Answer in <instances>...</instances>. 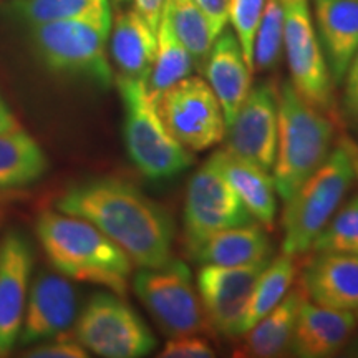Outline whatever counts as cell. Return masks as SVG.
<instances>
[{"label":"cell","instance_id":"obj_35","mask_svg":"<svg viewBox=\"0 0 358 358\" xmlns=\"http://www.w3.org/2000/svg\"><path fill=\"white\" fill-rule=\"evenodd\" d=\"M345 82V95H343V106L345 113L353 120H358V48L348 65Z\"/></svg>","mask_w":358,"mask_h":358},{"label":"cell","instance_id":"obj_34","mask_svg":"<svg viewBox=\"0 0 358 358\" xmlns=\"http://www.w3.org/2000/svg\"><path fill=\"white\" fill-rule=\"evenodd\" d=\"M208 19L214 38H217L229 22L231 0H194Z\"/></svg>","mask_w":358,"mask_h":358},{"label":"cell","instance_id":"obj_21","mask_svg":"<svg viewBox=\"0 0 358 358\" xmlns=\"http://www.w3.org/2000/svg\"><path fill=\"white\" fill-rule=\"evenodd\" d=\"M306 299V292L301 285L290 289L267 315H264L252 329L243 334V345L237 348L236 355L274 358L289 352L299 310Z\"/></svg>","mask_w":358,"mask_h":358},{"label":"cell","instance_id":"obj_9","mask_svg":"<svg viewBox=\"0 0 358 358\" xmlns=\"http://www.w3.org/2000/svg\"><path fill=\"white\" fill-rule=\"evenodd\" d=\"M164 127L191 153L206 151L226 133V120L217 96L206 80L186 77L155 100Z\"/></svg>","mask_w":358,"mask_h":358},{"label":"cell","instance_id":"obj_28","mask_svg":"<svg viewBox=\"0 0 358 358\" xmlns=\"http://www.w3.org/2000/svg\"><path fill=\"white\" fill-rule=\"evenodd\" d=\"M169 24L179 42L185 45L194 62V69L203 71L214 38L208 19L194 0H166L164 6Z\"/></svg>","mask_w":358,"mask_h":358},{"label":"cell","instance_id":"obj_13","mask_svg":"<svg viewBox=\"0 0 358 358\" xmlns=\"http://www.w3.org/2000/svg\"><path fill=\"white\" fill-rule=\"evenodd\" d=\"M279 124V90L274 82L250 88L237 111L234 122L226 127L224 151L272 171Z\"/></svg>","mask_w":358,"mask_h":358},{"label":"cell","instance_id":"obj_11","mask_svg":"<svg viewBox=\"0 0 358 358\" xmlns=\"http://www.w3.org/2000/svg\"><path fill=\"white\" fill-rule=\"evenodd\" d=\"M284 6V52L290 83L299 95L319 110L330 108L334 80L322 48L308 0H282Z\"/></svg>","mask_w":358,"mask_h":358},{"label":"cell","instance_id":"obj_27","mask_svg":"<svg viewBox=\"0 0 358 358\" xmlns=\"http://www.w3.org/2000/svg\"><path fill=\"white\" fill-rule=\"evenodd\" d=\"M295 275H297V262L295 256L282 254L274 261L267 264L264 272L256 282V287L250 295V301L243 320V334L252 329L264 315L279 303L285 294L292 287Z\"/></svg>","mask_w":358,"mask_h":358},{"label":"cell","instance_id":"obj_36","mask_svg":"<svg viewBox=\"0 0 358 358\" xmlns=\"http://www.w3.org/2000/svg\"><path fill=\"white\" fill-rule=\"evenodd\" d=\"M133 2L134 10L140 13L155 32H158L161 15H163L166 0H133Z\"/></svg>","mask_w":358,"mask_h":358},{"label":"cell","instance_id":"obj_33","mask_svg":"<svg viewBox=\"0 0 358 358\" xmlns=\"http://www.w3.org/2000/svg\"><path fill=\"white\" fill-rule=\"evenodd\" d=\"M216 355L209 342L199 335L169 338L164 345L161 358H213Z\"/></svg>","mask_w":358,"mask_h":358},{"label":"cell","instance_id":"obj_39","mask_svg":"<svg viewBox=\"0 0 358 358\" xmlns=\"http://www.w3.org/2000/svg\"><path fill=\"white\" fill-rule=\"evenodd\" d=\"M345 355H347V357H355V358H358V337H357L355 340H353L350 345H348Z\"/></svg>","mask_w":358,"mask_h":358},{"label":"cell","instance_id":"obj_5","mask_svg":"<svg viewBox=\"0 0 358 358\" xmlns=\"http://www.w3.org/2000/svg\"><path fill=\"white\" fill-rule=\"evenodd\" d=\"M116 87L124 110V146L138 171L150 179H168L189 168L191 151L164 127L146 82L116 77Z\"/></svg>","mask_w":358,"mask_h":358},{"label":"cell","instance_id":"obj_40","mask_svg":"<svg viewBox=\"0 0 358 358\" xmlns=\"http://www.w3.org/2000/svg\"><path fill=\"white\" fill-rule=\"evenodd\" d=\"M116 2H128V0H116Z\"/></svg>","mask_w":358,"mask_h":358},{"label":"cell","instance_id":"obj_26","mask_svg":"<svg viewBox=\"0 0 358 358\" xmlns=\"http://www.w3.org/2000/svg\"><path fill=\"white\" fill-rule=\"evenodd\" d=\"M12 10L30 25L62 20L113 22L110 0H13Z\"/></svg>","mask_w":358,"mask_h":358},{"label":"cell","instance_id":"obj_10","mask_svg":"<svg viewBox=\"0 0 358 358\" xmlns=\"http://www.w3.org/2000/svg\"><path fill=\"white\" fill-rule=\"evenodd\" d=\"M250 222H254V216L211 156L187 185L182 214L187 250H196L217 232Z\"/></svg>","mask_w":358,"mask_h":358},{"label":"cell","instance_id":"obj_37","mask_svg":"<svg viewBox=\"0 0 358 358\" xmlns=\"http://www.w3.org/2000/svg\"><path fill=\"white\" fill-rule=\"evenodd\" d=\"M17 128H20L19 120L15 118V115H13V111L7 105L6 100L0 96V133L12 131V129Z\"/></svg>","mask_w":358,"mask_h":358},{"label":"cell","instance_id":"obj_41","mask_svg":"<svg viewBox=\"0 0 358 358\" xmlns=\"http://www.w3.org/2000/svg\"><path fill=\"white\" fill-rule=\"evenodd\" d=\"M357 320H358V310H357Z\"/></svg>","mask_w":358,"mask_h":358},{"label":"cell","instance_id":"obj_25","mask_svg":"<svg viewBox=\"0 0 358 358\" xmlns=\"http://www.w3.org/2000/svg\"><path fill=\"white\" fill-rule=\"evenodd\" d=\"M156 38H158V48H156L153 66H151L146 80L148 93L153 100H156L164 90L181 82L182 78L189 77L194 69L192 57L185 48V45L179 42L164 10L161 15Z\"/></svg>","mask_w":358,"mask_h":358},{"label":"cell","instance_id":"obj_38","mask_svg":"<svg viewBox=\"0 0 358 358\" xmlns=\"http://www.w3.org/2000/svg\"><path fill=\"white\" fill-rule=\"evenodd\" d=\"M343 143H345L348 151H350L352 161H353V168H355V178L358 179V145H357V143H353L352 140H348V138H343Z\"/></svg>","mask_w":358,"mask_h":358},{"label":"cell","instance_id":"obj_4","mask_svg":"<svg viewBox=\"0 0 358 358\" xmlns=\"http://www.w3.org/2000/svg\"><path fill=\"white\" fill-rule=\"evenodd\" d=\"M353 179L357 178L352 155L342 140L285 201L282 216L285 254L297 257L310 250L313 239L342 206Z\"/></svg>","mask_w":358,"mask_h":358},{"label":"cell","instance_id":"obj_17","mask_svg":"<svg viewBox=\"0 0 358 358\" xmlns=\"http://www.w3.org/2000/svg\"><path fill=\"white\" fill-rule=\"evenodd\" d=\"M301 287L308 301L335 310H358V256L317 252L303 268Z\"/></svg>","mask_w":358,"mask_h":358},{"label":"cell","instance_id":"obj_7","mask_svg":"<svg viewBox=\"0 0 358 358\" xmlns=\"http://www.w3.org/2000/svg\"><path fill=\"white\" fill-rule=\"evenodd\" d=\"M133 289L169 338L214 334L185 262L171 259L161 267L141 268L133 277Z\"/></svg>","mask_w":358,"mask_h":358},{"label":"cell","instance_id":"obj_23","mask_svg":"<svg viewBox=\"0 0 358 358\" xmlns=\"http://www.w3.org/2000/svg\"><path fill=\"white\" fill-rule=\"evenodd\" d=\"M272 245L261 222L231 227L206 239L191 256L201 264L245 266L271 257Z\"/></svg>","mask_w":358,"mask_h":358},{"label":"cell","instance_id":"obj_8","mask_svg":"<svg viewBox=\"0 0 358 358\" xmlns=\"http://www.w3.org/2000/svg\"><path fill=\"white\" fill-rule=\"evenodd\" d=\"M73 337L88 352L103 358L146 357L158 345L146 322L122 295L113 292L90 299L75 324Z\"/></svg>","mask_w":358,"mask_h":358},{"label":"cell","instance_id":"obj_31","mask_svg":"<svg viewBox=\"0 0 358 358\" xmlns=\"http://www.w3.org/2000/svg\"><path fill=\"white\" fill-rule=\"evenodd\" d=\"M266 0H231L229 22L232 24L237 40H239L241 48H243L244 58L254 71L252 55H254V37L261 20Z\"/></svg>","mask_w":358,"mask_h":358},{"label":"cell","instance_id":"obj_3","mask_svg":"<svg viewBox=\"0 0 358 358\" xmlns=\"http://www.w3.org/2000/svg\"><path fill=\"white\" fill-rule=\"evenodd\" d=\"M334 123L299 95L290 82L279 88L275 161L272 178L277 194L287 201L330 153Z\"/></svg>","mask_w":358,"mask_h":358},{"label":"cell","instance_id":"obj_16","mask_svg":"<svg viewBox=\"0 0 358 358\" xmlns=\"http://www.w3.org/2000/svg\"><path fill=\"white\" fill-rule=\"evenodd\" d=\"M358 325L357 315L317 306L306 299L299 310L289 352L299 358H327L348 345Z\"/></svg>","mask_w":358,"mask_h":358},{"label":"cell","instance_id":"obj_2","mask_svg":"<svg viewBox=\"0 0 358 358\" xmlns=\"http://www.w3.org/2000/svg\"><path fill=\"white\" fill-rule=\"evenodd\" d=\"M35 232L58 274L101 285L122 297L127 295L133 274L131 259L92 222L55 209L40 214Z\"/></svg>","mask_w":358,"mask_h":358},{"label":"cell","instance_id":"obj_19","mask_svg":"<svg viewBox=\"0 0 358 358\" xmlns=\"http://www.w3.org/2000/svg\"><path fill=\"white\" fill-rule=\"evenodd\" d=\"M312 8L330 75L340 87L358 48V0H312Z\"/></svg>","mask_w":358,"mask_h":358},{"label":"cell","instance_id":"obj_29","mask_svg":"<svg viewBox=\"0 0 358 358\" xmlns=\"http://www.w3.org/2000/svg\"><path fill=\"white\" fill-rule=\"evenodd\" d=\"M284 50V6L282 0H266L256 37H254V71H266L279 64Z\"/></svg>","mask_w":358,"mask_h":358},{"label":"cell","instance_id":"obj_12","mask_svg":"<svg viewBox=\"0 0 358 358\" xmlns=\"http://www.w3.org/2000/svg\"><path fill=\"white\" fill-rule=\"evenodd\" d=\"M271 257L245 266L203 264L196 285L213 332L226 338L243 335V320L256 282Z\"/></svg>","mask_w":358,"mask_h":358},{"label":"cell","instance_id":"obj_18","mask_svg":"<svg viewBox=\"0 0 358 358\" xmlns=\"http://www.w3.org/2000/svg\"><path fill=\"white\" fill-rule=\"evenodd\" d=\"M203 73L221 103L227 127L234 122L237 111L249 95L254 73L245 62L243 48L234 32L224 29L214 40Z\"/></svg>","mask_w":358,"mask_h":358},{"label":"cell","instance_id":"obj_15","mask_svg":"<svg viewBox=\"0 0 358 358\" xmlns=\"http://www.w3.org/2000/svg\"><path fill=\"white\" fill-rule=\"evenodd\" d=\"M77 319V292L62 274L42 272L30 285L17 343L35 345L66 334Z\"/></svg>","mask_w":358,"mask_h":358},{"label":"cell","instance_id":"obj_32","mask_svg":"<svg viewBox=\"0 0 358 358\" xmlns=\"http://www.w3.org/2000/svg\"><path fill=\"white\" fill-rule=\"evenodd\" d=\"M29 358H87L90 353L77 338L65 337V334L58 335L55 338L45 340V342L35 343L34 348L24 353Z\"/></svg>","mask_w":358,"mask_h":358},{"label":"cell","instance_id":"obj_20","mask_svg":"<svg viewBox=\"0 0 358 358\" xmlns=\"http://www.w3.org/2000/svg\"><path fill=\"white\" fill-rule=\"evenodd\" d=\"M110 55L118 77L146 82L153 66L158 38L136 10H124L111 22Z\"/></svg>","mask_w":358,"mask_h":358},{"label":"cell","instance_id":"obj_22","mask_svg":"<svg viewBox=\"0 0 358 358\" xmlns=\"http://www.w3.org/2000/svg\"><path fill=\"white\" fill-rule=\"evenodd\" d=\"M213 158L249 213L266 229H272L277 214V191L271 171L256 166L250 161L232 156L224 150L216 151Z\"/></svg>","mask_w":358,"mask_h":358},{"label":"cell","instance_id":"obj_1","mask_svg":"<svg viewBox=\"0 0 358 358\" xmlns=\"http://www.w3.org/2000/svg\"><path fill=\"white\" fill-rule=\"evenodd\" d=\"M55 209L92 222L138 267H161L173 259L171 216L131 182L118 178L82 181L57 199Z\"/></svg>","mask_w":358,"mask_h":358},{"label":"cell","instance_id":"obj_30","mask_svg":"<svg viewBox=\"0 0 358 358\" xmlns=\"http://www.w3.org/2000/svg\"><path fill=\"white\" fill-rule=\"evenodd\" d=\"M310 250L358 256V196L340 206L313 239Z\"/></svg>","mask_w":358,"mask_h":358},{"label":"cell","instance_id":"obj_6","mask_svg":"<svg viewBox=\"0 0 358 358\" xmlns=\"http://www.w3.org/2000/svg\"><path fill=\"white\" fill-rule=\"evenodd\" d=\"M111 22L62 20L32 25L35 50L48 69L85 77L101 88L113 83L108 47Z\"/></svg>","mask_w":358,"mask_h":358},{"label":"cell","instance_id":"obj_14","mask_svg":"<svg viewBox=\"0 0 358 358\" xmlns=\"http://www.w3.org/2000/svg\"><path fill=\"white\" fill-rule=\"evenodd\" d=\"M32 272V245L22 232L10 231L0 243V355L17 345Z\"/></svg>","mask_w":358,"mask_h":358},{"label":"cell","instance_id":"obj_24","mask_svg":"<svg viewBox=\"0 0 358 358\" xmlns=\"http://www.w3.org/2000/svg\"><path fill=\"white\" fill-rule=\"evenodd\" d=\"M47 169V155L24 128L0 133V189L34 185Z\"/></svg>","mask_w":358,"mask_h":358}]
</instances>
